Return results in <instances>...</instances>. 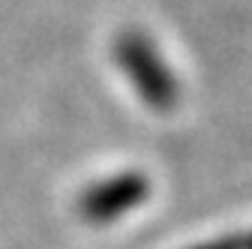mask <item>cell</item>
Wrapping results in <instances>:
<instances>
[{
    "label": "cell",
    "mask_w": 252,
    "mask_h": 249,
    "mask_svg": "<svg viewBox=\"0 0 252 249\" xmlns=\"http://www.w3.org/2000/svg\"><path fill=\"white\" fill-rule=\"evenodd\" d=\"M150 198V177L144 171H117L90 183L78 195V216L87 225H111L126 213L138 210Z\"/></svg>",
    "instance_id": "2"
},
{
    "label": "cell",
    "mask_w": 252,
    "mask_h": 249,
    "mask_svg": "<svg viewBox=\"0 0 252 249\" xmlns=\"http://www.w3.org/2000/svg\"><path fill=\"white\" fill-rule=\"evenodd\" d=\"M114 63L129 81L135 96L150 111H174L180 102V81L168 66L165 54L141 30H123L114 39Z\"/></svg>",
    "instance_id": "1"
},
{
    "label": "cell",
    "mask_w": 252,
    "mask_h": 249,
    "mask_svg": "<svg viewBox=\"0 0 252 249\" xmlns=\"http://www.w3.org/2000/svg\"><path fill=\"white\" fill-rule=\"evenodd\" d=\"M243 249H252V231H249V234H243Z\"/></svg>",
    "instance_id": "4"
},
{
    "label": "cell",
    "mask_w": 252,
    "mask_h": 249,
    "mask_svg": "<svg viewBox=\"0 0 252 249\" xmlns=\"http://www.w3.org/2000/svg\"><path fill=\"white\" fill-rule=\"evenodd\" d=\"M183 249H243V234H219V237L183 246Z\"/></svg>",
    "instance_id": "3"
}]
</instances>
